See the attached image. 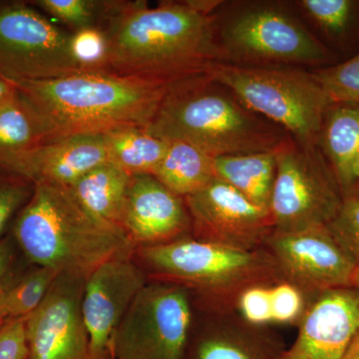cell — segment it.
I'll list each match as a JSON object with an SVG mask.
<instances>
[{
    "label": "cell",
    "instance_id": "cell-18",
    "mask_svg": "<svg viewBox=\"0 0 359 359\" xmlns=\"http://www.w3.org/2000/svg\"><path fill=\"white\" fill-rule=\"evenodd\" d=\"M109 162L102 135H73L41 144L4 161L1 169L36 184L69 187Z\"/></svg>",
    "mask_w": 359,
    "mask_h": 359
},
{
    "label": "cell",
    "instance_id": "cell-32",
    "mask_svg": "<svg viewBox=\"0 0 359 359\" xmlns=\"http://www.w3.org/2000/svg\"><path fill=\"white\" fill-rule=\"evenodd\" d=\"M236 309L245 323L254 327L273 323L271 285H254L245 290L238 297Z\"/></svg>",
    "mask_w": 359,
    "mask_h": 359
},
{
    "label": "cell",
    "instance_id": "cell-29",
    "mask_svg": "<svg viewBox=\"0 0 359 359\" xmlns=\"http://www.w3.org/2000/svg\"><path fill=\"white\" fill-rule=\"evenodd\" d=\"M33 190L32 182L0 168V241L32 198Z\"/></svg>",
    "mask_w": 359,
    "mask_h": 359
},
{
    "label": "cell",
    "instance_id": "cell-5",
    "mask_svg": "<svg viewBox=\"0 0 359 359\" xmlns=\"http://www.w3.org/2000/svg\"><path fill=\"white\" fill-rule=\"evenodd\" d=\"M132 257L148 282L185 287L195 308L202 311H237L238 297L245 290L285 280L266 248L238 250L187 237L135 248Z\"/></svg>",
    "mask_w": 359,
    "mask_h": 359
},
{
    "label": "cell",
    "instance_id": "cell-2",
    "mask_svg": "<svg viewBox=\"0 0 359 359\" xmlns=\"http://www.w3.org/2000/svg\"><path fill=\"white\" fill-rule=\"evenodd\" d=\"M7 80L46 120L55 139L148 127L173 85L105 71L45 80Z\"/></svg>",
    "mask_w": 359,
    "mask_h": 359
},
{
    "label": "cell",
    "instance_id": "cell-13",
    "mask_svg": "<svg viewBox=\"0 0 359 359\" xmlns=\"http://www.w3.org/2000/svg\"><path fill=\"white\" fill-rule=\"evenodd\" d=\"M86 280L59 273L43 302L25 318L27 359H89L82 311Z\"/></svg>",
    "mask_w": 359,
    "mask_h": 359
},
{
    "label": "cell",
    "instance_id": "cell-6",
    "mask_svg": "<svg viewBox=\"0 0 359 359\" xmlns=\"http://www.w3.org/2000/svg\"><path fill=\"white\" fill-rule=\"evenodd\" d=\"M208 76L224 85L248 109L280 127L302 146H318L332 105L313 72L297 66L219 62Z\"/></svg>",
    "mask_w": 359,
    "mask_h": 359
},
{
    "label": "cell",
    "instance_id": "cell-20",
    "mask_svg": "<svg viewBox=\"0 0 359 359\" xmlns=\"http://www.w3.org/2000/svg\"><path fill=\"white\" fill-rule=\"evenodd\" d=\"M131 178L119 167L107 162L94 168L68 188L92 216L122 231L123 211Z\"/></svg>",
    "mask_w": 359,
    "mask_h": 359
},
{
    "label": "cell",
    "instance_id": "cell-19",
    "mask_svg": "<svg viewBox=\"0 0 359 359\" xmlns=\"http://www.w3.org/2000/svg\"><path fill=\"white\" fill-rule=\"evenodd\" d=\"M320 144L344 198L353 195V168L359 152V105L332 104L323 121Z\"/></svg>",
    "mask_w": 359,
    "mask_h": 359
},
{
    "label": "cell",
    "instance_id": "cell-8",
    "mask_svg": "<svg viewBox=\"0 0 359 359\" xmlns=\"http://www.w3.org/2000/svg\"><path fill=\"white\" fill-rule=\"evenodd\" d=\"M344 200L339 181L318 146H302L290 138L278 149L269 205L273 231L328 226Z\"/></svg>",
    "mask_w": 359,
    "mask_h": 359
},
{
    "label": "cell",
    "instance_id": "cell-39",
    "mask_svg": "<svg viewBox=\"0 0 359 359\" xmlns=\"http://www.w3.org/2000/svg\"><path fill=\"white\" fill-rule=\"evenodd\" d=\"M353 195L355 196V197L358 198L359 199V185L358 187V189H356L355 192L353 193Z\"/></svg>",
    "mask_w": 359,
    "mask_h": 359
},
{
    "label": "cell",
    "instance_id": "cell-12",
    "mask_svg": "<svg viewBox=\"0 0 359 359\" xmlns=\"http://www.w3.org/2000/svg\"><path fill=\"white\" fill-rule=\"evenodd\" d=\"M264 248L275 257L285 280L297 285L309 302L325 290L353 287L358 266L327 226L273 231Z\"/></svg>",
    "mask_w": 359,
    "mask_h": 359
},
{
    "label": "cell",
    "instance_id": "cell-24",
    "mask_svg": "<svg viewBox=\"0 0 359 359\" xmlns=\"http://www.w3.org/2000/svg\"><path fill=\"white\" fill-rule=\"evenodd\" d=\"M102 137L109 162L130 176H153L169 145V141L151 133L147 127H123Z\"/></svg>",
    "mask_w": 359,
    "mask_h": 359
},
{
    "label": "cell",
    "instance_id": "cell-21",
    "mask_svg": "<svg viewBox=\"0 0 359 359\" xmlns=\"http://www.w3.org/2000/svg\"><path fill=\"white\" fill-rule=\"evenodd\" d=\"M278 150L215 157L217 179L233 187L255 205L269 211Z\"/></svg>",
    "mask_w": 359,
    "mask_h": 359
},
{
    "label": "cell",
    "instance_id": "cell-38",
    "mask_svg": "<svg viewBox=\"0 0 359 359\" xmlns=\"http://www.w3.org/2000/svg\"><path fill=\"white\" fill-rule=\"evenodd\" d=\"M353 287L359 290V268L355 269L353 278Z\"/></svg>",
    "mask_w": 359,
    "mask_h": 359
},
{
    "label": "cell",
    "instance_id": "cell-36",
    "mask_svg": "<svg viewBox=\"0 0 359 359\" xmlns=\"http://www.w3.org/2000/svg\"><path fill=\"white\" fill-rule=\"evenodd\" d=\"M344 359H359V330L351 339Z\"/></svg>",
    "mask_w": 359,
    "mask_h": 359
},
{
    "label": "cell",
    "instance_id": "cell-34",
    "mask_svg": "<svg viewBox=\"0 0 359 359\" xmlns=\"http://www.w3.org/2000/svg\"><path fill=\"white\" fill-rule=\"evenodd\" d=\"M25 318L11 321L0 330V359H27Z\"/></svg>",
    "mask_w": 359,
    "mask_h": 359
},
{
    "label": "cell",
    "instance_id": "cell-14",
    "mask_svg": "<svg viewBox=\"0 0 359 359\" xmlns=\"http://www.w3.org/2000/svg\"><path fill=\"white\" fill-rule=\"evenodd\" d=\"M147 283L132 257L107 262L88 276L82 311L89 337V359H112L116 332Z\"/></svg>",
    "mask_w": 359,
    "mask_h": 359
},
{
    "label": "cell",
    "instance_id": "cell-27",
    "mask_svg": "<svg viewBox=\"0 0 359 359\" xmlns=\"http://www.w3.org/2000/svg\"><path fill=\"white\" fill-rule=\"evenodd\" d=\"M313 74L332 104L359 105V54L341 65L314 71Z\"/></svg>",
    "mask_w": 359,
    "mask_h": 359
},
{
    "label": "cell",
    "instance_id": "cell-9",
    "mask_svg": "<svg viewBox=\"0 0 359 359\" xmlns=\"http://www.w3.org/2000/svg\"><path fill=\"white\" fill-rule=\"evenodd\" d=\"M195 318L189 290L148 282L113 339L112 359H183Z\"/></svg>",
    "mask_w": 359,
    "mask_h": 359
},
{
    "label": "cell",
    "instance_id": "cell-3",
    "mask_svg": "<svg viewBox=\"0 0 359 359\" xmlns=\"http://www.w3.org/2000/svg\"><path fill=\"white\" fill-rule=\"evenodd\" d=\"M13 240L26 261L59 273L88 276L134 245L119 229L92 216L65 186L36 184L14 219Z\"/></svg>",
    "mask_w": 359,
    "mask_h": 359
},
{
    "label": "cell",
    "instance_id": "cell-17",
    "mask_svg": "<svg viewBox=\"0 0 359 359\" xmlns=\"http://www.w3.org/2000/svg\"><path fill=\"white\" fill-rule=\"evenodd\" d=\"M285 349L280 337L266 327L249 325L237 311L195 308L183 359H276Z\"/></svg>",
    "mask_w": 359,
    "mask_h": 359
},
{
    "label": "cell",
    "instance_id": "cell-26",
    "mask_svg": "<svg viewBox=\"0 0 359 359\" xmlns=\"http://www.w3.org/2000/svg\"><path fill=\"white\" fill-rule=\"evenodd\" d=\"M76 33L90 29L102 30L112 0H33L28 1Z\"/></svg>",
    "mask_w": 359,
    "mask_h": 359
},
{
    "label": "cell",
    "instance_id": "cell-37",
    "mask_svg": "<svg viewBox=\"0 0 359 359\" xmlns=\"http://www.w3.org/2000/svg\"><path fill=\"white\" fill-rule=\"evenodd\" d=\"M353 175L355 181H359V152L356 157L355 163H354Z\"/></svg>",
    "mask_w": 359,
    "mask_h": 359
},
{
    "label": "cell",
    "instance_id": "cell-15",
    "mask_svg": "<svg viewBox=\"0 0 359 359\" xmlns=\"http://www.w3.org/2000/svg\"><path fill=\"white\" fill-rule=\"evenodd\" d=\"M294 344L276 359H344L359 330V290H325L309 302Z\"/></svg>",
    "mask_w": 359,
    "mask_h": 359
},
{
    "label": "cell",
    "instance_id": "cell-31",
    "mask_svg": "<svg viewBox=\"0 0 359 359\" xmlns=\"http://www.w3.org/2000/svg\"><path fill=\"white\" fill-rule=\"evenodd\" d=\"M273 323L299 325L309 301L297 285L287 280L271 285Z\"/></svg>",
    "mask_w": 359,
    "mask_h": 359
},
{
    "label": "cell",
    "instance_id": "cell-11",
    "mask_svg": "<svg viewBox=\"0 0 359 359\" xmlns=\"http://www.w3.org/2000/svg\"><path fill=\"white\" fill-rule=\"evenodd\" d=\"M191 218V237L203 242L254 250L273 233L269 210L259 207L219 179L184 198Z\"/></svg>",
    "mask_w": 359,
    "mask_h": 359
},
{
    "label": "cell",
    "instance_id": "cell-35",
    "mask_svg": "<svg viewBox=\"0 0 359 359\" xmlns=\"http://www.w3.org/2000/svg\"><path fill=\"white\" fill-rule=\"evenodd\" d=\"M18 93V90L6 78L0 75V107L8 102Z\"/></svg>",
    "mask_w": 359,
    "mask_h": 359
},
{
    "label": "cell",
    "instance_id": "cell-10",
    "mask_svg": "<svg viewBox=\"0 0 359 359\" xmlns=\"http://www.w3.org/2000/svg\"><path fill=\"white\" fill-rule=\"evenodd\" d=\"M73 33L25 1L0 2V75L45 80L84 72Z\"/></svg>",
    "mask_w": 359,
    "mask_h": 359
},
{
    "label": "cell",
    "instance_id": "cell-7",
    "mask_svg": "<svg viewBox=\"0 0 359 359\" xmlns=\"http://www.w3.org/2000/svg\"><path fill=\"white\" fill-rule=\"evenodd\" d=\"M223 62L238 65H318L330 57L320 40L280 6L250 4L219 20Z\"/></svg>",
    "mask_w": 359,
    "mask_h": 359
},
{
    "label": "cell",
    "instance_id": "cell-23",
    "mask_svg": "<svg viewBox=\"0 0 359 359\" xmlns=\"http://www.w3.org/2000/svg\"><path fill=\"white\" fill-rule=\"evenodd\" d=\"M54 139L48 123L20 92L0 107V164Z\"/></svg>",
    "mask_w": 359,
    "mask_h": 359
},
{
    "label": "cell",
    "instance_id": "cell-22",
    "mask_svg": "<svg viewBox=\"0 0 359 359\" xmlns=\"http://www.w3.org/2000/svg\"><path fill=\"white\" fill-rule=\"evenodd\" d=\"M153 176L180 197H189L217 179L215 157L186 142L169 141Z\"/></svg>",
    "mask_w": 359,
    "mask_h": 359
},
{
    "label": "cell",
    "instance_id": "cell-4",
    "mask_svg": "<svg viewBox=\"0 0 359 359\" xmlns=\"http://www.w3.org/2000/svg\"><path fill=\"white\" fill-rule=\"evenodd\" d=\"M147 128L164 140L186 142L212 157L276 151L290 139L207 74L172 85Z\"/></svg>",
    "mask_w": 359,
    "mask_h": 359
},
{
    "label": "cell",
    "instance_id": "cell-25",
    "mask_svg": "<svg viewBox=\"0 0 359 359\" xmlns=\"http://www.w3.org/2000/svg\"><path fill=\"white\" fill-rule=\"evenodd\" d=\"M59 273L56 269L36 266L26 271L7 294L4 304L6 323L27 318L39 308Z\"/></svg>",
    "mask_w": 359,
    "mask_h": 359
},
{
    "label": "cell",
    "instance_id": "cell-30",
    "mask_svg": "<svg viewBox=\"0 0 359 359\" xmlns=\"http://www.w3.org/2000/svg\"><path fill=\"white\" fill-rule=\"evenodd\" d=\"M337 242L359 268V199L344 198L337 217L327 226Z\"/></svg>",
    "mask_w": 359,
    "mask_h": 359
},
{
    "label": "cell",
    "instance_id": "cell-16",
    "mask_svg": "<svg viewBox=\"0 0 359 359\" xmlns=\"http://www.w3.org/2000/svg\"><path fill=\"white\" fill-rule=\"evenodd\" d=\"M121 229L134 248L167 244L191 237L185 199L152 175L132 176Z\"/></svg>",
    "mask_w": 359,
    "mask_h": 359
},
{
    "label": "cell",
    "instance_id": "cell-28",
    "mask_svg": "<svg viewBox=\"0 0 359 359\" xmlns=\"http://www.w3.org/2000/svg\"><path fill=\"white\" fill-rule=\"evenodd\" d=\"M297 4L321 29L332 35L346 32L355 8L351 0H302Z\"/></svg>",
    "mask_w": 359,
    "mask_h": 359
},
{
    "label": "cell",
    "instance_id": "cell-33",
    "mask_svg": "<svg viewBox=\"0 0 359 359\" xmlns=\"http://www.w3.org/2000/svg\"><path fill=\"white\" fill-rule=\"evenodd\" d=\"M18 245L13 236L0 241V330L6 325L4 318V304L7 294L25 271L18 264Z\"/></svg>",
    "mask_w": 359,
    "mask_h": 359
},
{
    "label": "cell",
    "instance_id": "cell-1",
    "mask_svg": "<svg viewBox=\"0 0 359 359\" xmlns=\"http://www.w3.org/2000/svg\"><path fill=\"white\" fill-rule=\"evenodd\" d=\"M218 1H113L102 28L103 71L169 84L207 74L223 62Z\"/></svg>",
    "mask_w": 359,
    "mask_h": 359
}]
</instances>
